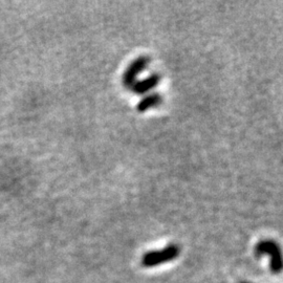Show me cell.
I'll use <instances>...</instances> for the list:
<instances>
[{"label": "cell", "mask_w": 283, "mask_h": 283, "mask_svg": "<svg viewBox=\"0 0 283 283\" xmlns=\"http://www.w3.org/2000/svg\"><path fill=\"white\" fill-rule=\"evenodd\" d=\"M179 254V249L175 245H171L160 251H151L143 256L142 264L144 267L150 268L165 264L172 259H175Z\"/></svg>", "instance_id": "obj_1"}, {"label": "cell", "mask_w": 283, "mask_h": 283, "mask_svg": "<svg viewBox=\"0 0 283 283\" xmlns=\"http://www.w3.org/2000/svg\"><path fill=\"white\" fill-rule=\"evenodd\" d=\"M257 256H271V270L273 273H279L282 269V257L279 247L273 240H262L255 248Z\"/></svg>", "instance_id": "obj_2"}, {"label": "cell", "mask_w": 283, "mask_h": 283, "mask_svg": "<svg viewBox=\"0 0 283 283\" xmlns=\"http://www.w3.org/2000/svg\"><path fill=\"white\" fill-rule=\"evenodd\" d=\"M149 63V59L146 56H142L137 58L135 61L131 63L128 68L126 69V72L123 75V84L126 87H131L135 83H136V80L137 77L140 73L143 72V70L146 68V66Z\"/></svg>", "instance_id": "obj_3"}, {"label": "cell", "mask_w": 283, "mask_h": 283, "mask_svg": "<svg viewBox=\"0 0 283 283\" xmlns=\"http://www.w3.org/2000/svg\"><path fill=\"white\" fill-rule=\"evenodd\" d=\"M159 81H160V77L157 74H153L144 80L136 81V83L130 88L137 95H144L150 92L151 89L156 87L159 83Z\"/></svg>", "instance_id": "obj_4"}, {"label": "cell", "mask_w": 283, "mask_h": 283, "mask_svg": "<svg viewBox=\"0 0 283 283\" xmlns=\"http://www.w3.org/2000/svg\"><path fill=\"white\" fill-rule=\"evenodd\" d=\"M161 101H163V99H161L160 95L151 94L140 101L137 106V109L139 113H145V111L149 110L150 108L158 106L161 103Z\"/></svg>", "instance_id": "obj_5"}, {"label": "cell", "mask_w": 283, "mask_h": 283, "mask_svg": "<svg viewBox=\"0 0 283 283\" xmlns=\"http://www.w3.org/2000/svg\"><path fill=\"white\" fill-rule=\"evenodd\" d=\"M241 283H249V282H241Z\"/></svg>", "instance_id": "obj_6"}]
</instances>
